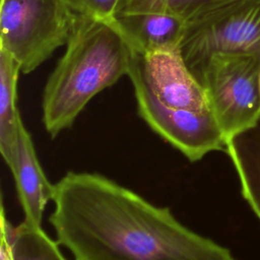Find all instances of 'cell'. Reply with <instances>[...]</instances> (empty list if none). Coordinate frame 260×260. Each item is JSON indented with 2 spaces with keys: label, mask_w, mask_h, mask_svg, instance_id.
I'll use <instances>...</instances> for the list:
<instances>
[{
  "label": "cell",
  "mask_w": 260,
  "mask_h": 260,
  "mask_svg": "<svg viewBox=\"0 0 260 260\" xmlns=\"http://www.w3.org/2000/svg\"><path fill=\"white\" fill-rule=\"evenodd\" d=\"M7 167L11 170L18 200L24 215L23 221L42 226L46 205L52 200L54 184H51L39 161L32 138L22 120L18 124L16 138Z\"/></svg>",
  "instance_id": "8"
},
{
  "label": "cell",
  "mask_w": 260,
  "mask_h": 260,
  "mask_svg": "<svg viewBox=\"0 0 260 260\" xmlns=\"http://www.w3.org/2000/svg\"><path fill=\"white\" fill-rule=\"evenodd\" d=\"M134 95L140 118L190 161L224 150L225 139L212 112L170 109L139 88H134Z\"/></svg>",
  "instance_id": "7"
},
{
  "label": "cell",
  "mask_w": 260,
  "mask_h": 260,
  "mask_svg": "<svg viewBox=\"0 0 260 260\" xmlns=\"http://www.w3.org/2000/svg\"><path fill=\"white\" fill-rule=\"evenodd\" d=\"M259 87H260V73H259Z\"/></svg>",
  "instance_id": "16"
},
{
  "label": "cell",
  "mask_w": 260,
  "mask_h": 260,
  "mask_svg": "<svg viewBox=\"0 0 260 260\" xmlns=\"http://www.w3.org/2000/svg\"><path fill=\"white\" fill-rule=\"evenodd\" d=\"M127 75L133 88L145 91L167 108L212 112L206 91L188 68L180 47L154 52H140L131 47Z\"/></svg>",
  "instance_id": "6"
},
{
  "label": "cell",
  "mask_w": 260,
  "mask_h": 260,
  "mask_svg": "<svg viewBox=\"0 0 260 260\" xmlns=\"http://www.w3.org/2000/svg\"><path fill=\"white\" fill-rule=\"evenodd\" d=\"M77 14L63 0H1L0 50L28 74L67 45Z\"/></svg>",
  "instance_id": "3"
},
{
  "label": "cell",
  "mask_w": 260,
  "mask_h": 260,
  "mask_svg": "<svg viewBox=\"0 0 260 260\" xmlns=\"http://www.w3.org/2000/svg\"><path fill=\"white\" fill-rule=\"evenodd\" d=\"M78 14L105 20H116L126 0H63Z\"/></svg>",
  "instance_id": "14"
},
{
  "label": "cell",
  "mask_w": 260,
  "mask_h": 260,
  "mask_svg": "<svg viewBox=\"0 0 260 260\" xmlns=\"http://www.w3.org/2000/svg\"><path fill=\"white\" fill-rule=\"evenodd\" d=\"M230 1L233 0H126L121 12H169L187 21L207 9Z\"/></svg>",
  "instance_id": "13"
},
{
  "label": "cell",
  "mask_w": 260,
  "mask_h": 260,
  "mask_svg": "<svg viewBox=\"0 0 260 260\" xmlns=\"http://www.w3.org/2000/svg\"><path fill=\"white\" fill-rule=\"evenodd\" d=\"M224 151L237 172L244 199L260 219V119L252 128L230 138Z\"/></svg>",
  "instance_id": "10"
},
{
  "label": "cell",
  "mask_w": 260,
  "mask_h": 260,
  "mask_svg": "<svg viewBox=\"0 0 260 260\" xmlns=\"http://www.w3.org/2000/svg\"><path fill=\"white\" fill-rule=\"evenodd\" d=\"M0 260H12L9 243L3 233L0 232Z\"/></svg>",
  "instance_id": "15"
},
{
  "label": "cell",
  "mask_w": 260,
  "mask_h": 260,
  "mask_svg": "<svg viewBox=\"0 0 260 260\" xmlns=\"http://www.w3.org/2000/svg\"><path fill=\"white\" fill-rule=\"evenodd\" d=\"M0 232L7 238L12 260H67L61 252V245L50 238L42 226H32L24 221L13 225L6 217L3 202Z\"/></svg>",
  "instance_id": "11"
},
{
  "label": "cell",
  "mask_w": 260,
  "mask_h": 260,
  "mask_svg": "<svg viewBox=\"0 0 260 260\" xmlns=\"http://www.w3.org/2000/svg\"><path fill=\"white\" fill-rule=\"evenodd\" d=\"M20 70L14 59L0 50V151L9 164L19 122L17 108V78Z\"/></svg>",
  "instance_id": "12"
},
{
  "label": "cell",
  "mask_w": 260,
  "mask_h": 260,
  "mask_svg": "<svg viewBox=\"0 0 260 260\" xmlns=\"http://www.w3.org/2000/svg\"><path fill=\"white\" fill-rule=\"evenodd\" d=\"M180 50L195 77L216 54L260 60V0H233L193 16L186 21Z\"/></svg>",
  "instance_id": "4"
},
{
  "label": "cell",
  "mask_w": 260,
  "mask_h": 260,
  "mask_svg": "<svg viewBox=\"0 0 260 260\" xmlns=\"http://www.w3.org/2000/svg\"><path fill=\"white\" fill-rule=\"evenodd\" d=\"M260 60L251 55L216 54L197 74L225 142L260 119Z\"/></svg>",
  "instance_id": "5"
},
{
  "label": "cell",
  "mask_w": 260,
  "mask_h": 260,
  "mask_svg": "<svg viewBox=\"0 0 260 260\" xmlns=\"http://www.w3.org/2000/svg\"><path fill=\"white\" fill-rule=\"evenodd\" d=\"M116 21L130 46L140 52L179 48L186 28L185 19L169 12H121Z\"/></svg>",
  "instance_id": "9"
},
{
  "label": "cell",
  "mask_w": 260,
  "mask_h": 260,
  "mask_svg": "<svg viewBox=\"0 0 260 260\" xmlns=\"http://www.w3.org/2000/svg\"><path fill=\"white\" fill-rule=\"evenodd\" d=\"M131 46L116 20L77 14L66 45L44 87L42 121L52 138L68 129L102 90L127 75Z\"/></svg>",
  "instance_id": "2"
},
{
  "label": "cell",
  "mask_w": 260,
  "mask_h": 260,
  "mask_svg": "<svg viewBox=\"0 0 260 260\" xmlns=\"http://www.w3.org/2000/svg\"><path fill=\"white\" fill-rule=\"evenodd\" d=\"M51 201L56 240L74 260H236L169 207L98 173H66Z\"/></svg>",
  "instance_id": "1"
}]
</instances>
